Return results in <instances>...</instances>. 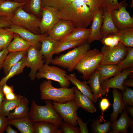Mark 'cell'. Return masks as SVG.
<instances>
[{"label": "cell", "mask_w": 133, "mask_h": 133, "mask_svg": "<svg viewBox=\"0 0 133 133\" xmlns=\"http://www.w3.org/2000/svg\"><path fill=\"white\" fill-rule=\"evenodd\" d=\"M58 13L60 19L70 22L75 28H87L93 18L89 7L82 0H73Z\"/></svg>", "instance_id": "obj_1"}, {"label": "cell", "mask_w": 133, "mask_h": 133, "mask_svg": "<svg viewBox=\"0 0 133 133\" xmlns=\"http://www.w3.org/2000/svg\"><path fill=\"white\" fill-rule=\"evenodd\" d=\"M46 105L40 106L32 100L28 117L33 122L44 121L52 123L59 127L63 119L54 108L51 100H46Z\"/></svg>", "instance_id": "obj_2"}, {"label": "cell", "mask_w": 133, "mask_h": 133, "mask_svg": "<svg viewBox=\"0 0 133 133\" xmlns=\"http://www.w3.org/2000/svg\"><path fill=\"white\" fill-rule=\"evenodd\" d=\"M74 86L71 88H56L52 85L51 80H44L39 86L41 99L59 103H65L74 100Z\"/></svg>", "instance_id": "obj_3"}, {"label": "cell", "mask_w": 133, "mask_h": 133, "mask_svg": "<svg viewBox=\"0 0 133 133\" xmlns=\"http://www.w3.org/2000/svg\"><path fill=\"white\" fill-rule=\"evenodd\" d=\"M103 57L97 49L88 50L76 66L75 69L81 73L83 80H88L100 65Z\"/></svg>", "instance_id": "obj_4"}, {"label": "cell", "mask_w": 133, "mask_h": 133, "mask_svg": "<svg viewBox=\"0 0 133 133\" xmlns=\"http://www.w3.org/2000/svg\"><path fill=\"white\" fill-rule=\"evenodd\" d=\"M90 48L89 43L86 41L66 53L56 57L53 59L51 63L67 69L69 72L72 71L75 69L78 62Z\"/></svg>", "instance_id": "obj_5"}, {"label": "cell", "mask_w": 133, "mask_h": 133, "mask_svg": "<svg viewBox=\"0 0 133 133\" xmlns=\"http://www.w3.org/2000/svg\"><path fill=\"white\" fill-rule=\"evenodd\" d=\"M7 18L11 25L19 26L35 34H40L39 32L40 33L39 26L40 20L34 16L26 12L21 7L11 16Z\"/></svg>", "instance_id": "obj_6"}, {"label": "cell", "mask_w": 133, "mask_h": 133, "mask_svg": "<svg viewBox=\"0 0 133 133\" xmlns=\"http://www.w3.org/2000/svg\"><path fill=\"white\" fill-rule=\"evenodd\" d=\"M67 73L59 67L45 63L37 72L36 78L55 81L58 83L61 87L68 88L71 83L66 77Z\"/></svg>", "instance_id": "obj_7"}, {"label": "cell", "mask_w": 133, "mask_h": 133, "mask_svg": "<svg viewBox=\"0 0 133 133\" xmlns=\"http://www.w3.org/2000/svg\"><path fill=\"white\" fill-rule=\"evenodd\" d=\"M103 57L100 65H117L126 56L127 49L120 42L112 48L103 45L101 51Z\"/></svg>", "instance_id": "obj_8"}, {"label": "cell", "mask_w": 133, "mask_h": 133, "mask_svg": "<svg viewBox=\"0 0 133 133\" xmlns=\"http://www.w3.org/2000/svg\"><path fill=\"white\" fill-rule=\"evenodd\" d=\"M53 106L64 121L77 126L78 124L77 111L79 107L74 100L64 103L52 102Z\"/></svg>", "instance_id": "obj_9"}, {"label": "cell", "mask_w": 133, "mask_h": 133, "mask_svg": "<svg viewBox=\"0 0 133 133\" xmlns=\"http://www.w3.org/2000/svg\"><path fill=\"white\" fill-rule=\"evenodd\" d=\"M27 51L26 66L31 69L29 77L33 81L37 72L44 64L45 60L39 50L34 45L31 47Z\"/></svg>", "instance_id": "obj_10"}, {"label": "cell", "mask_w": 133, "mask_h": 133, "mask_svg": "<svg viewBox=\"0 0 133 133\" xmlns=\"http://www.w3.org/2000/svg\"><path fill=\"white\" fill-rule=\"evenodd\" d=\"M60 19L58 11L56 9L50 6L43 7L42 18L39 26L40 34L47 33Z\"/></svg>", "instance_id": "obj_11"}, {"label": "cell", "mask_w": 133, "mask_h": 133, "mask_svg": "<svg viewBox=\"0 0 133 133\" xmlns=\"http://www.w3.org/2000/svg\"><path fill=\"white\" fill-rule=\"evenodd\" d=\"M126 5H122L111 12L113 21L119 31L124 28L133 27V18L126 10Z\"/></svg>", "instance_id": "obj_12"}, {"label": "cell", "mask_w": 133, "mask_h": 133, "mask_svg": "<svg viewBox=\"0 0 133 133\" xmlns=\"http://www.w3.org/2000/svg\"><path fill=\"white\" fill-rule=\"evenodd\" d=\"M133 72V67L124 70L114 77L108 79L101 83V87L102 89L106 90L107 93L109 92L110 88L118 89L122 92H123L125 90L123 82L129 75Z\"/></svg>", "instance_id": "obj_13"}, {"label": "cell", "mask_w": 133, "mask_h": 133, "mask_svg": "<svg viewBox=\"0 0 133 133\" xmlns=\"http://www.w3.org/2000/svg\"><path fill=\"white\" fill-rule=\"evenodd\" d=\"M75 28L70 22L60 19L47 33L53 39L60 41Z\"/></svg>", "instance_id": "obj_14"}, {"label": "cell", "mask_w": 133, "mask_h": 133, "mask_svg": "<svg viewBox=\"0 0 133 133\" xmlns=\"http://www.w3.org/2000/svg\"><path fill=\"white\" fill-rule=\"evenodd\" d=\"M9 28L14 33L18 34L24 39L33 43L39 50L40 49V44L41 40L48 35L47 33L36 34L21 27L11 25Z\"/></svg>", "instance_id": "obj_15"}, {"label": "cell", "mask_w": 133, "mask_h": 133, "mask_svg": "<svg viewBox=\"0 0 133 133\" xmlns=\"http://www.w3.org/2000/svg\"><path fill=\"white\" fill-rule=\"evenodd\" d=\"M59 42L48 35L41 40L39 51L43 57L45 63L48 64L51 63L53 59L54 52L58 47Z\"/></svg>", "instance_id": "obj_16"}, {"label": "cell", "mask_w": 133, "mask_h": 133, "mask_svg": "<svg viewBox=\"0 0 133 133\" xmlns=\"http://www.w3.org/2000/svg\"><path fill=\"white\" fill-rule=\"evenodd\" d=\"M103 11H99L93 15L90 36L87 42L91 43L96 40L101 41L103 36L100 32L103 22Z\"/></svg>", "instance_id": "obj_17"}, {"label": "cell", "mask_w": 133, "mask_h": 133, "mask_svg": "<svg viewBox=\"0 0 133 133\" xmlns=\"http://www.w3.org/2000/svg\"><path fill=\"white\" fill-rule=\"evenodd\" d=\"M121 116L117 120L112 122L111 128L112 130L109 132V133H127L128 129L130 126L132 128L133 120L129 117L124 109Z\"/></svg>", "instance_id": "obj_18"}, {"label": "cell", "mask_w": 133, "mask_h": 133, "mask_svg": "<svg viewBox=\"0 0 133 133\" xmlns=\"http://www.w3.org/2000/svg\"><path fill=\"white\" fill-rule=\"evenodd\" d=\"M112 10L109 9L103 11V22L100 32L103 37L114 34L119 31L115 27L111 16Z\"/></svg>", "instance_id": "obj_19"}, {"label": "cell", "mask_w": 133, "mask_h": 133, "mask_svg": "<svg viewBox=\"0 0 133 133\" xmlns=\"http://www.w3.org/2000/svg\"><path fill=\"white\" fill-rule=\"evenodd\" d=\"M75 94L74 100L77 105L85 111L93 113L97 112L93 101L88 97L81 92L75 86L74 89Z\"/></svg>", "instance_id": "obj_20"}, {"label": "cell", "mask_w": 133, "mask_h": 133, "mask_svg": "<svg viewBox=\"0 0 133 133\" xmlns=\"http://www.w3.org/2000/svg\"><path fill=\"white\" fill-rule=\"evenodd\" d=\"M66 77L83 94L89 98L94 102H96L90 88L88 85L87 81H80L77 78L75 73H71L69 75L67 74Z\"/></svg>", "instance_id": "obj_21"}, {"label": "cell", "mask_w": 133, "mask_h": 133, "mask_svg": "<svg viewBox=\"0 0 133 133\" xmlns=\"http://www.w3.org/2000/svg\"><path fill=\"white\" fill-rule=\"evenodd\" d=\"M97 70L101 83L105 80L118 74L122 71L117 65H100Z\"/></svg>", "instance_id": "obj_22"}, {"label": "cell", "mask_w": 133, "mask_h": 133, "mask_svg": "<svg viewBox=\"0 0 133 133\" xmlns=\"http://www.w3.org/2000/svg\"><path fill=\"white\" fill-rule=\"evenodd\" d=\"M113 98V111L110 114V121L112 122L116 120L118 116L121 114L126 106L122 100V94L118 89L114 88L112 91Z\"/></svg>", "instance_id": "obj_23"}, {"label": "cell", "mask_w": 133, "mask_h": 133, "mask_svg": "<svg viewBox=\"0 0 133 133\" xmlns=\"http://www.w3.org/2000/svg\"><path fill=\"white\" fill-rule=\"evenodd\" d=\"M33 123L28 116L8 119V124L15 127L21 133H34Z\"/></svg>", "instance_id": "obj_24"}, {"label": "cell", "mask_w": 133, "mask_h": 133, "mask_svg": "<svg viewBox=\"0 0 133 133\" xmlns=\"http://www.w3.org/2000/svg\"><path fill=\"white\" fill-rule=\"evenodd\" d=\"M29 103L28 99L23 96L19 104L7 116V119L21 118L28 116L30 110Z\"/></svg>", "instance_id": "obj_25"}, {"label": "cell", "mask_w": 133, "mask_h": 133, "mask_svg": "<svg viewBox=\"0 0 133 133\" xmlns=\"http://www.w3.org/2000/svg\"><path fill=\"white\" fill-rule=\"evenodd\" d=\"M87 81L93 94L96 102L100 97L107 93L106 91L101 88L99 79V75L96 70Z\"/></svg>", "instance_id": "obj_26"}, {"label": "cell", "mask_w": 133, "mask_h": 133, "mask_svg": "<svg viewBox=\"0 0 133 133\" xmlns=\"http://www.w3.org/2000/svg\"><path fill=\"white\" fill-rule=\"evenodd\" d=\"M27 51L9 52L6 56L3 66L5 76L7 74L11 68L22 59L27 54Z\"/></svg>", "instance_id": "obj_27"}, {"label": "cell", "mask_w": 133, "mask_h": 133, "mask_svg": "<svg viewBox=\"0 0 133 133\" xmlns=\"http://www.w3.org/2000/svg\"><path fill=\"white\" fill-rule=\"evenodd\" d=\"M34 45L15 33L13 40L10 42L7 49L8 52L27 51L31 46Z\"/></svg>", "instance_id": "obj_28"}, {"label": "cell", "mask_w": 133, "mask_h": 133, "mask_svg": "<svg viewBox=\"0 0 133 133\" xmlns=\"http://www.w3.org/2000/svg\"><path fill=\"white\" fill-rule=\"evenodd\" d=\"M26 3L25 2L21 3L0 0V17L9 18L13 14L17 8Z\"/></svg>", "instance_id": "obj_29"}, {"label": "cell", "mask_w": 133, "mask_h": 133, "mask_svg": "<svg viewBox=\"0 0 133 133\" xmlns=\"http://www.w3.org/2000/svg\"><path fill=\"white\" fill-rule=\"evenodd\" d=\"M34 133H62L59 127L54 124L44 121L33 123Z\"/></svg>", "instance_id": "obj_30"}, {"label": "cell", "mask_w": 133, "mask_h": 133, "mask_svg": "<svg viewBox=\"0 0 133 133\" xmlns=\"http://www.w3.org/2000/svg\"><path fill=\"white\" fill-rule=\"evenodd\" d=\"M27 54L21 60L13 66L6 75L3 77L0 81V86H2L8 80L16 75L22 73L26 66V61Z\"/></svg>", "instance_id": "obj_31"}, {"label": "cell", "mask_w": 133, "mask_h": 133, "mask_svg": "<svg viewBox=\"0 0 133 133\" xmlns=\"http://www.w3.org/2000/svg\"><path fill=\"white\" fill-rule=\"evenodd\" d=\"M90 28H75L67 36L59 42L68 41L87 40L90 33Z\"/></svg>", "instance_id": "obj_32"}, {"label": "cell", "mask_w": 133, "mask_h": 133, "mask_svg": "<svg viewBox=\"0 0 133 133\" xmlns=\"http://www.w3.org/2000/svg\"><path fill=\"white\" fill-rule=\"evenodd\" d=\"M114 34L119 38L120 42L127 47H133V27L124 28Z\"/></svg>", "instance_id": "obj_33"}, {"label": "cell", "mask_w": 133, "mask_h": 133, "mask_svg": "<svg viewBox=\"0 0 133 133\" xmlns=\"http://www.w3.org/2000/svg\"><path fill=\"white\" fill-rule=\"evenodd\" d=\"M23 96L18 95L17 99L13 100H8L5 98L3 99L0 108V115L7 116L20 103Z\"/></svg>", "instance_id": "obj_34"}, {"label": "cell", "mask_w": 133, "mask_h": 133, "mask_svg": "<svg viewBox=\"0 0 133 133\" xmlns=\"http://www.w3.org/2000/svg\"><path fill=\"white\" fill-rule=\"evenodd\" d=\"M82 0L89 7L93 15L99 11H103L106 9H111L108 6L107 0Z\"/></svg>", "instance_id": "obj_35"}, {"label": "cell", "mask_w": 133, "mask_h": 133, "mask_svg": "<svg viewBox=\"0 0 133 133\" xmlns=\"http://www.w3.org/2000/svg\"><path fill=\"white\" fill-rule=\"evenodd\" d=\"M14 33L9 28H0V49H7L13 39Z\"/></svg>", "instance_id": "obj_36"}, {"label": "cell", "mask_w": 133, "mask_h": 133, "mask_svg": "<svg viewBox=\"0 0 133 133\" xmlns=\"http://www.w3.org/2000/svg\"><path fill=\"white\" fill-rule=\"evenodd\" d=\"M87 41L86 40H82L59 41L58 46L54 51V54H58L66 50L76 47L83 44Z\"/></svg>", "instance_id": "obj_37"}, {"label": "cell", "mask_w": 133, "mask_h": 133, "mask_svg": "<svg viewBox=\"0 0 133 133\" xmlns=\"http://www.w3.org/2000/svg\"><path fill=\"white\" fill-rule=\"evenodd\" d=\"M102 120L100 119L94 120L91 125V131L93 133H107L111 130L112 122L110 121L105 122L103 124H101Z\"/></svg>", "instance_id": "obj_38"}, {"label": "cell", "mask_w": 133, "mask_h": 133, "mask_svg": "<svg viewBox=\"0 0 133 133\" xmlns=\"http://www.w3.org/2000/svg\"><path fill=\"white\" fill-rule=\"evenodd\" d=\"M127 48V52L126 56L117 64L122 71L133 67V48Z\"/></svg>", "instance_id": "obj_39"}, {"label": "cell", "mask_w": 133, "mask_h": 133, "mask_svg": "<svg viewBox=\"0 0 133 133\" xmlns=\"http://www.w3.org/2000/svg\"><path fill=\"white\" fill-rule=\"evenodd\" d=\"M73 0H42L43 7L50 6L54 8L58 11Z\"/></svg>", "instance_id": "obj_40"}, {"label": "cell", "mask_w": 133, "mask_h": 133, "mask_svg": "<svg viewBox=\"0 0 133 133\" xmlns=\"http://www.w3.org/2000/svg\"><path fill=\"white\" fill-rule=\"evenodd\" d=\"M101 41L103 45L112 48L118 44L120 39L117 35L112 34L103 37Z\"/></svg>", "instance_id": "obj_41"}, {"label": "cell", "mask_w": 133, "mask_h": 133, "mask_svg": "<svg viewBox=\"0 0 133 133\" xmlns=\"http://www.w3.org/2000/svg\"><path fill=\"white\" fill-rule=\"evenodd\" d=\"M122 101L125 106H133V90L125 86V90L124 91L122 92Z\"/></svg>", "instance_id": "obj_42"}, {"label": "cell", "mask_w": 133, "mask_h": 133, "mask_svg": "<svg viewBox=\"0 0 133 133\" xmlns=\"http://www.w3.org/2000/svg\"><path fill=\"white\" fill-rule=\"evenodd\" d=\"M71 124L65 122H62L59 127L64 133H80L79 128Z\"/></svg>", "instance_id": "obj_43"}, {"label": "cell", "mask_w": 133, "mask_h": 133, "mask_svg": "<svg viewBox=\"0 0 133 133\" xmlns=\"http://www.w3.org/2000/svg\"><path fill=\"white\" fill-rule=\"evenodd\" d=\"M109 98H107V97L105 98H102L101 100L100 103V109L102 111L101 115L100 116V118L102 120H105L103 117V115L104 112L108 109L110 106L112 105L109 100Z\"/></svg>", "instance_id": "obj_44"}, {"label": "cell", "mask_w": 133, "mask_h": 133, "mask_svg": "<svg viewBox=\"0 0 133 133\" xmlns=\"http://www.w3.org/2000/svg\"><path fill=\"white\" fill-rule=\"evenodd\" d=\"M42 0H31L30 4L31 10L36 14H39L40 11Z\"/></svg>", "instance_id": "obj_45"}, {"label": "cell", "mask_w": 133, "mask_h": 133, "mask_svg": "<svg viewBox=\"0 0 133 133\" xmlns=\"http://www.w3.org/2000/svg\"><path fill=\"white\" fill-rule=\"evenodd\" d=\"M107 0L109 7L112 10L117 9L126 3L125 0H123L120 3L118 2L117 0Z\"/></svg>", "instance_id": "obj_46"}, {"label": "cell", "mask_w": 133, "mask_h": 133, "mask_svg": "<svg viewBox=\"0 0 133 133\" xmlns=\"http://www.w3.org/2000/svg\"><path fill=\"white\" fill-rule=\"evenodd\" d=\"M77 122L80 127V133H89L87 125L88 122L84 123L82 121V119L77 116Z\"/></svg>", "instance_id": "obj_47"}, {"label": "cell", "mask_w": 133, "mask_h": 133, "mask_svg": "<svg viewBox=\"0 0 133 133\" xmlns=\"http://www.w3.org/2000/svg\"><path fill=\"white\" fill-rule=\"evenodd\" d=\"M8 125L6 117L0 115V133H4Z\"/></svg>", "instance_id": "obj_48"}, {"label": "cell", "mask_w": 133, "mask_h": 133, "mask_svg": "<svg viewBox=\"0 0 133 133\" xmlns=\"http://www.w3.org/2000/svg\"><path fill=\"white\" fill-rule=\"evenodd\" d=\"M8 53L7 49L0 51V70L3 68L4 61L6 56Z\"/></svg>", "instance_id": "obj_49"}, {"label": "cell", "mask_w": 133, "mask_h": 133, "mask_svg": "<svg viewBox=\"0 0 133 133\" xmlns=\"http://www.w3.org/2000/svg\"><path fill=\"white\" fill-rule=\"evenodd\" d=\"M11 25L8 19L6 17H0V28H4Z\"/></svg>", "instance_id": "obj_50"}, {"label": "cell", "mask_w": 133, "mask_h": 133, "mask_svg": "<svg viewBox=\"0 0 133 133\" xmlns=\"http://www.w3.org/2000/svg\"><path fill=\"white\" fill-rule=\"evenodd\" d=\"M2 90L5 96L10 92H14L13 86H8L6 83L2 86Z\"/></svg>", "instance_id": "obj_51"}, {"label": "cell", "mask_w": 133, "mask_h": 133, "mask_svg": "<svg viewBox=\"0 0 133 133\" xmlns=\"http://www.w3.org/2000/svg\"><path fill=\"white\" fill-rule=\"evenodd\" d=\"M133 73L130 74L129 79H126L124 81L123 85L125 86H133Z\"/></svg>", "instance_id": "obj_52"}, {"label": "cell", "mask_w": 133, "mask_h": 133, "mask_svg": "<svg viewBox=\"0 0 133 133\" xmlns=\"http://www.w3.org/2000/svg\"><path fill=\"white\" fill-rule=\"evenodd\" d=\"M5 98L7 100H13L16 99L18 95H16L14 92H12L5 95Z\"/></svg>", "instance_id": "obj_53"}, {"label": "cell", "mask_w": 133, "mask_h": 133, "mask_svg": "<svg viewBox=\"0 0 133 133\" xmlns=\"http://www.w3.org/2000/svg\"><path fill=\"white\" fill-rule=\"evenodd\" d=\"M133 117V106L128 105L125 106V109Z\"/></svg>", "instance_id": "obj_54"}, {"label": "cell", "mask_w": 133, "mask_h": 133, "mask_svg": "<svg viewBox=\"0 0 133 133\" xmlns=\"http://www.w3.org/2000/svg\"><path fill=\"white\" fill-rule=\"evenodd\" d=\"M5 131L7 133H17V131L13 129L10 126L8 125L6 128Z\"/></svg>", "instance_id": "obj_55"}, {"label": "cell", "mask_w": 133, "mask_h": 133, "mask_svg": "<svg viewBox=\"0 0 133 133\" xmlns=\"http://www.w3.org/2000/svg\"><path fill=\"white\" fill-rule=\"evenodd\" d=\"M4 96L2 90V86H0V108L4 98Z\"/></svg>", "instance_id": "obj_56"}, {"label": "cell", "mask_w": 133, "mask_h": 133, "mask_svg": "<svg viewBox=\"0 0 133 133\" xmlns=\"http://www.w3.org/2000/svg\"><path fill=\"white\" fill-rule=\"evenodd\" d=\"M1 50H0V51Z\"/></svg>", "instance_id": "obj_57"}]
</instances>
